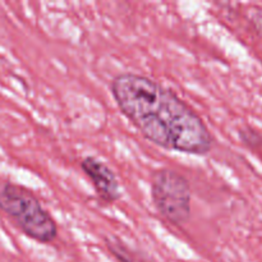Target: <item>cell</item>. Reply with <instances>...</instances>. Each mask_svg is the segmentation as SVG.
<instances>
[{
  "label": "cell",
  "mask_w": 262,
  "mask_h": 262,
  "mask_svg": "<svg viewBox=\"0 0 262 262\" xmlns=\"http://www.w3.org/2000/svg\"><path fill=\"white\" fill-rule=\"evenodd\" d=\"M110 92L120 113L158 147L197 156L207 155L214 147L204 119L158 79L125 72L112 79Z\"/></svg>",
  "instance_id": "obj_1"
},
{
  "label": "cell",
  "mask_w": 262,
  "mask_h": 262,
  "mask_svg": "<svg viewBox=\"0 0 262 262\" xmlns=\"http://www.w3.org/2000/svg\"><path fill=\"white\" fill-rule=\"evenodd\" d=\"M0 210L23 234L36 242L49 245L58 238L55 219L32 191L19 184L0 179Z\"/></svg>",
  "instance_id": "obj_2"
},
{
  "label": "cell",
  "mask_w": 262,
  "mask_h": 262,
  "mask_svg": "<svg viewBox=\"0 0 262 262\" xmlns=\"http://www.w3.org/2000/svg\"><path fill=\"white\" fill-rule=\"evenodd\" d=\"M151 199L156 211L176 227L187 224L192 214V187L188 179L170 168L151 174Z\"/></svg>",
  "instance_id": "obj_3"
},
{
  "label": "cell",
  "mask_w": 262,
  "mask_h": 262,
  "mask_svg": "<svg viewBox=\"0 0 262 262\" xmlns=\"http://www.w3.org/2000/svg\"><path fill=\"white\" fill-rule=\"evenodd\" d=\"M83 173L91 181L92 187L96 192L97 197L105 204H114L119 201L122 196L120 184L115 176L114 170L105 161L95 158L86 156L79 164Z\"/></svg>",
  "instance_id": "obj_4"
},
{
  "label": "cell",
  "mask_w": 262,
  "mask_h": 262,
  "mask_svg": "<svg viewBox=\"0 0 262 262\" xmlns=\"http://www.w3.org/2000/svg\"><path fill=\"white\" fill-rule=\"evenodd\" d=\"M251 22L256 27L258 32H262V9H253L250 15Z\"/></svg>",
  "instance_id": "obj_5"
}]
</instances>
